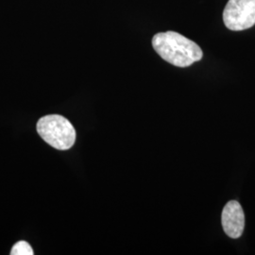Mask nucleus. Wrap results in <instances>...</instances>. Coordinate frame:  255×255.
Segmentation results:
<instances>
[{"label":"nucleus","mask_w":255,"mask_h":255,"mask_svg":"<svg viewBox=\"0 0 255 255\" xmlns=\"http://www.w3.org/2000/svg\"><path fill=\"white\" fill-rule=\"evenodd\" d=\"M152 46L162 59L178 67H187L201 61L203 53L195 42L175 31L155 34Z\"/></svg>","instance_id":"nucleus-1"},{"label":"nucleus","mask_w":255,"mask_h":255,"mask_svg":"<svg viewBox=\"0 0 255 255\" xmlns=\"http://www.w3.org/2000/svg\"><path fill=\"white\" fill-rule=\"evenodd\" d=\"M36 128L42 139L56 149L67 150L75 144V128L62 116L49 115L39 119Z\"/></svg>","instance_id":"nucleus-2"},{"label":"nucleus","mask_w":255,"mask_h":255,"mask_svg":"<svg viewBox=\"0 0 255 255\" xmlns=\"http://www.w3.org/2000/svg\"><path fill=\"white\" fill-rule=\"evenodd\" d=\"M223 21L229 29L245 30L255 25V0H229Z\"/></svg>","instance_id":"nucleus-3"},{"label":"nucleus","mask_w":255,"mask_h":255,"mask_svg":"<svg viewBox=\"0 0 255 255\" xmlns=\"http://www.w3.org/2000/svg\"><path fill=\"white\" fill-rule=\"evenodd\" d=\"M221 222L223 230L229 237L237 239L243 235L245 228V215L238 201H229L224 206Z\"/></svg>","instance_id":"nucleus-4"},{"label":"nucleus","mask_w":255,"mask_h":255,"mask_svg":"<svg viewBox=\"0 0 255 255\" xmlns=\"http://www.w3.org/2000/svg\"><path fill=\"white\" fill-rule=\"evenodd\" d=\"M11 255H32L33 250L26 241H19L10 251Z\"/></svg>","instance_id":"nucleus-5"}]
</instances>
